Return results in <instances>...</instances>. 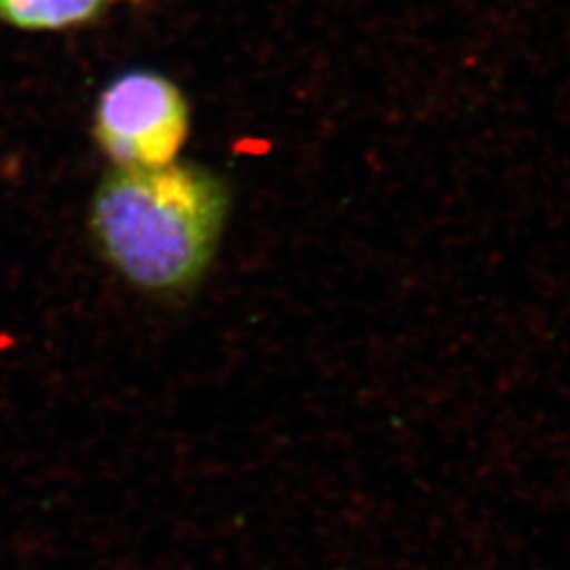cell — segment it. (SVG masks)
I'll return each instance as SVG.
<instances>
[{"label":"cell","instance_id":"1","mask_svg":"<svg viewBox=\"0 0 570 570\" xmlns=\"http://www.w3.org/2000/svg\"><path fill=\"white\" fill-rule=\"evenodd\" d=\"M230 190L212 169L115 167L89 207L91 239L125 284L176 298L204 282L225 235Z\"/></svg>","mask_w":570,"mask_h":570},{"label":"cell","instance_id":"2","mask_svg":"<svg viewBox=\"0 0 570 570\" xmlns=\"http://www.w3.org/2000/svg\"><path fill=\"white\" fill-rule=\"evenodd\" d=\"M190 112L180 87L153 70L108 82L94 112V136L115 167L148 169L178 159Z\"/></svg>","mask_w":570,"mask_h":570},{"label":"cell","instance_id":"3","mask_svg":"<svg viewBox=\"0 0 570 570\" xmlns=\"http://www.w3.org/2000/svg\"><path fill=\"white\" fill-rule=\"evenodd\" d=\"M106 0H0V20L21 30H63L94 20Z\"/></svg>","mask_w":570,"mask_h":570}]
</instances>
